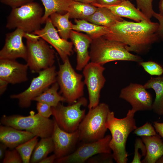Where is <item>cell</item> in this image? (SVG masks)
<instances>
[{
  "mask_svg": "<svg viewBox=\"0 0 163 163\" xmlns=\"http://www.w3.org/2000/svg\"><path fill=\"white\" fill-rule=\"evenodd\" d=\"M139 64L146 72L150 75L160 76L163 74V67L155 62L142 61Z\"/></svg>",
  "mask_w": 163,
  "mask_h": 163,
  "instance_id": "4dcf8cb0",
  "label": "cell"
},
{
  "mask_svg": "<svg viewBox=\"0 0 163 163\" xmlns=\"http://www.w3.org/2000/svg\"><path fill=\"white\" fill-rule=\"evenodd\" d=\"M38 136H35L28 140L20 145L15 148L21 155L23 163L30 162L33 152L38 142Z\"/></svg>",
  "mask_w": 163,
  "mask_h": 163,
  "instance_id": "f546056e",
  "label": "cell"
},
{
  "mask_svg": "<svg viewBox=\"0 0 163 163\" xmlns=\"http://www.w3.org/2000/svg\"><path fill=\"white\" fill-rule=\"evenodd\" d=\"M54 145L51 137L41 138L36 145L30 161L31 163H39L53 152Z\"/></svg>",
  "mask_w": 163,
  "mask_h": 163,
  "instance_id": "83f0119b",
  "label": "cell"
},
{
  "mask_svg": "<svg viewBox=\"0 0 163 163\" xmlns=\"http://www.w3.org/2000/svg\"><path fill=\"white\" fill-rule=\"evenodd\" d=\"M97 7L92 4L73 0L68 11L70 18L86 20L96 11Z\"/></svg>",
  "mask_w": 163,
  "mask_h": 163,
  "instance_id": "4316f807",
  "label": "cell"
},
{
  "mask_svg": "<svg viewBox=\"0 0 163 163\" xmlns=\"http://www.w3.org/2000/svg\"><path fill=\"white\" fill-rule=\"evenodd\" d=\"M34 0H0L3 4L8 5L12 8L18 7L33 2Z\"/></svg>",
  "mask_w": 163,
  "mask_h": 163,
  "instance_id": "74e56055",
  "label": "cell"
},
{
  "mask_svg": "<svg viewBox=\"0 0 163 163\" xmlns=\"http://www.w3.org/2000/svg\"><path fill=\"white\" fill-rule=\"evenodd\" d=\"M137 8L139 9L149 19L152 17L154 11L153 9V0H136Z\"/></svg>",
  "mask_w": 163,
  "mask_h": 163,
  "instance_id": "1f68e13d",
  "label": "cell"
},
{
  "mask_svg": "<svg viewBox=\"0 0 163 163\" xmlns=\"http://www.w3.org/2000/svg\"><path fill=\"white\" fill-rule=\"evenodd\" d=\"M135 112L128 110L126 116L123 118L115 117L114 113L110 111L106 122V127L110 132V147L113 152V159L117 163H126L128 154L126 145L128 137L136 128L134 116Z\"/></svg>",
  "mask_w": 163,
  "mask_h": 163,
  "instance_id": "7a4b0ae2",
  "label": "cell"
},
{
  "mask_svg": "<svg viewBox=\"0 0 163 163\" xmlns=\"http://www.w3.org/2000/svg\"><path fill=\"white\" fill-rule=\"evenodd\" d=\"M156 132L152 124L147 122L140 127H137L134 130L133 133L141 137H149L156 135Z\"/></svg>",
  "mask_w": 163,
  "mask_h": 163,
  "instance_id": "d6a6232c",
  "label": "cell"
},
{
  "mask_svg": "<svg viewBox=\"0 0 163 163\" xmlns=\"http://www.w3.org/2000/svg\"><path fill=\"white\" fill-rule=\"evenodd\" d=\"M141 137L146 149V154L142 162H157L163 156V142L161 136L157 134L150 136Z\"/></svg>",
  "mask_w": 163,
  "mask_h": 163,
  "instance_id": "44dd1931",
  "label": "cell"
},
{
  "mask_svg": "<svg viewBox=\"0 0 163 163\" xmlns=\"http://www.w3.org/2000/svg\"><path fill=\"white\" fill-rule=\"evenodd\" d=\"M59 85L57 82L48 88L33 101L46 103L52 107L56 106L60 102H66L64 97L58 92Z\"/></svg>",
  "mask_w": 163,
  "mask_h": 163,
  "instance_id": "f1b7e54d",
  "label": "cell"
},
{
  "mask_svg": "<svg viewBox=\"0 0 163 163\" xmlns=\"http://www.w3.org/2000/svg\"><path fill=\"white\" fill-rule=\"evenodd\" d=\"M97 7L95 12L85 20L98 25L110 27L117 22L124 20L107 8L102 6Z\"/></svg>",
  "mask_w": 163,
  "mask_h": 163,
  "instance_id": "7402d4cb",
  "label": "cell"
},
{
  "mask_svg": "<svg viewBox=\"0 0 163 163\" xmlns=\"http://www.w3.org/2000/svg\"><path fill=\"white\" fill-rule=\"evenodd\" d=\"M120 0H97V3L103 6H112L120 3Z\"/></svg>",
  "mask_w": 163,
  "mask_h": 163,
  "instance_id": "ab89813d",
  "label": "cell"
},
{
  "mask_svg": "<svg viewBox=\"0 0 163 163\" xmlns=\"http://www.w3.org/2000/svg\"><path fill=\"white\" fill-rule=\"evenodd\" d=\"M82 77L73 69L69 58L59 65L56 82L66 102L69 104L76 102L83 97L85 83L82 81Z\"/></svg>",
  "mask_w": 163,
  "mask_h": 163,
  "instance_id": "ba28073f",
  "label": "cell"
},
{
  "mask_svg": "<svg viewBox=\"0 0 163 163\" xmlns=\"http://www.w3.org/2000/svg\"><path fill=\"white\" fill-rule=\"evenodd\" d=\"M49 18L53 26L56 28L60 36L67 40L69 38L73 24L69 20V12L64 14L54 13L50 15Z\"/></svg>",
  "mask_w": 163,
  "mask_h": 163,
  "instance_id": "d4e9b609",
  "label": "cell"
},
{
  "mask_svg": "<svg viewBox=\"0 0 163 163\" xmlns=\"http://www.w3.org/2000/svg\"><path fill=\"white\" fill-rule=\"evenodd\" d=\"M152 17L155 18L158 21L159 26L157 34L159 39L163 40V16L154 11Z\"/></svg>",
  "mask_w": 163,
  "mask_h": 163,
  "instance_id": "f35d334b",
  "label": "cell"
},
{
  "mask_svg": "<svg viewBox=\"0 0 163 163\" xmlns=\"http://www.w3.org/2000/svg\"><path fill=\"white\" fill-rule=\"evenodd\" d=\"M35 136L32 133L10 126H0V141L9 149L15 148Z\"/></svg>",
  "mask_w": 163,
  "mask_h": 163,
  "instance_id": "d6986e66",
  "label": "cell"
},
{
  "mask_svg": "<svg viewBox=\"0 0 163 163\" xmlns=\"http://www.w3.org/2000/svg\"><path fill=\"white\" fill-rule=\"evenodd\" d=\"M2 162L21 163H23V161L20 154L15 148L7 150Z\"/></svg>",
  "mask_w": 163,
  "mask_h": 163,
  "instance_id": "836d02e7",
  "label": "cell"
},
{
  "mask_svg": "<svg viewBox=\"0 0 163 163\" xmlns=\"http://www.w3.org/2000/svg\"><path fill=\"white\" fill-rule=\"evenodd\" d=\"M8 83L0 79V94H2L6 90Z\"/></svg>",
  "mask_w": 163,
  "mask_h": 163,
  "instance_id": "ee69618b",
  "label": "cell"
},
{
  "mask_svg": "<svg viewBox=\"0 0 163 163\" xmlns=\"http://www.w3.org/2000/svg\"><path fill=\"white\" fill-rule=\"evenodd\" d=\"M44 27L33 33L52 46L57 52L63 62L73 53V44L62 38L49 18Z\"/></svg>",
  "mask_w": 163,
  "mask_h": 163,
  "instance_id": "5bb4252c",
  "label": "cell"
},
{
  "mask_svg": "<svg viewBox=\"0 0 163 163\" xmlns=\"http://www.w3.org/2000/svg\"><path fill=\"white\" fill-rule=\"evenodd\" d=\"M121 1H126V0H120Z\"/></svg>",
  "mask_w": 163,
  "mask_h": 163,
  "instance_id": "7dc6e473",
  "label": "cell"
},
{
  "mask_svg": "<svg viewBox=\"0 0 163 163\" xmlns=\"http://www.w3.org/2000/svg\"><path fill=\"white\" fill-rule=\"evenodd\" d=\"M54 121L53 129L51 137L53 141V151L56 158H61L73 152L78 141L79 136L78 129L69 133L62 129Z\"/></svg>",
  "mask_w": 163,
  "mask_h": 163,
  "instance_id": "2e32d148",
  "label": "cell"
},
{
  "mask_svg": "<svg viewBox=\"0 0 163 163\" xmlns=\"http://www.w3.org/2000/svg\"><path fill=\"white\" fill-rule=\"evenodd\" d=\"M2 125L29 132L41 138L51 137L53 132V119L43 117L38 113L27 116L19 115H3Z\"/></svg>",
  "mask_w": 163,
  "mask_h": 163,
  "instance_id": "52a82bcc",
  "label": "cell"
},
{
  "mask_svg": "<svg viewBox=\"0 0 163 163\" xmlns=\"http://www.w3.org/2000/svg\"><path fill=\"white\" fill-rule=\"evenodd\" d=\"M143 86L146 89L152 88L155 91V97L152 110L157 114L163 115V76L152 77Z\"/></svg>",
  "mask_w": 163,
  "mask_h": 163,
  "instance_id": "cb8c5ba5",
  "label": "cell"
},
{
  "mask_svg": "<svg viewBox=\"0 0 163 163\" xmlns=\"http://www.w3.org/2000/svg\"><path fill=\"white\" fill-rule=\"evenodd\" d=\"M159 14L163 16V0H160L159 3Z\"/></svg>",
  "mask_w": 163,
  "mask_h": 163,
  "instance_id": "bcb514c9",
  "label": "cell"
},
{
  "mask_svg": "<svg viewBox=\"0 0 163 163\" xmlns=\"http://www.w3.org/2000/svg\"><path fill=\"white\" fill-rule=\"evenodd\" d=\"M158 26V23L151 21L134 22L123 20L109 27L111 33L103 37L123 43L130 52L142 54L159 39L157 34Z\"/></svg>",
  "mask_w": 163,
  "mask_h": 163,
  "instance_id": "6da1fadb",
  "label": "cell"
},
{
  "mask_svg": "<svg viewBox=\"0 0 163 163\" xmlns=\"http://www.w3.org/2000/svg\"><path fill=\"white\" fill-rule=\"evenodd\" d=\"M69 38L74 46L76 53V69L78 71L83 69L90 60L88 48L92 41L87 34L72 30Z\"/></svg>",
  "mask_w": 163,
  "mask_h": 163,
  "instance_id": "ac0fdd59",
  "label": "cell"
},
{
  "mask_svg": "<svg viewBox=\"0 0 163 163\" xmlns=\"http://www.w3.org/2000/svg\"><path fill=\"white\" fill-rule=\"evenodd\" d=\"M25 33L21 29L17 28L6 34L5 44L0 51V59L15 60L21 58L27 61V48L23 41Z\"/></svg>",
  "mask_w": 163,
  "mask_h": 163,
  "instance_id": "9a60e30c",
  "label": "cell"
},
{
  "mask_svg": "<svg viewBox=\"0 0 163 163\" xmlns=\"http://www.w3.org/2000/svg\"><path fill=\"white\" fill-rule=\"evenodd\" d=\"M28 68L27 64L15 59H0V79L12 84L25 82L28 79Z\"/></svg>",
  "mask_w": 163,
  "mask_h": 163,
  "instance_id": "e0dca14e",
  "label": "cell"
},
{
  "mask_svg": "<svg viewBox=\"0 0 163 163\" xmlns=\"http://www.w3.org/2000/svg\"><path fill=\"white\" fill-rule=\"evenodd\" d=\"M89 110L78 129L79 141L83 143L103 138L107 129L106 122L110 111L108 105L101 103Z\"/></svg>",
  "mask_w": 163,
  "mask_h": 163,
  "instance_id": "277c9868",
  "label": "cell"
},
{
  "mask_svg": "<svg viewBox=\"0 0 163 163\" xmlns=\"http://www.w3.org/2000/svg\"><path fill=\"white\" fill-rule=\"evenodd\" d=\"M76 1L92 4L97 3V0H74Z\"/></svg>",
  "mask_w": 163,
  "mask_h": 163,
  "instance_id": "f6af8a7d",
  "label": "cell"
},
{
  "mask_svg": "<svg viewBox=\"0 0 163 163\" xmlns=\"http://www.w3.org/2000/svg\"><path fill=\"white\" fill-rule=\"evenodd\" d=\"M8 147L5 144L2 143L0 144V160L2 161L3 159Z\"/></svg>",
  "mask_w": 163,
  "mask_h": 163,
  "instance_id": "7bdbcfd3",
  "label": "cell"
},
{
  "mask_svg": "<svg viewBox=\"0 0 163 163\" xmlns=\"http://www.w3.org/2000/svg\"><path fill=\"white\" fill-rule=\"evenodd\" d=\"M153 126L156 132L163 139V123L155 121L153 122Z\"/></svg>",
  "mask_w": 163,
  "mask_h": 163,
  "instance_id": "60d3db41",
  "label": "cell"
},
{
  "mask_svg": "<svg viewBox=\"0 0 163 163\" xmlns=\"http://www.w3.org/2000/svg\"><path fill=\"white\" fill-rule=\"evenodd\" d=\"M87 100L82 97L73 104L65 106L60 102L56 107H52L53 119L59 127L69 133L77 130L85 115V109L82 106L87 104Z\"/></svg>",
  "mask_w": 163,
  "mask_h": 163,
  "instance_id": "9c48e42d",
  "label": "cell"
},
{
  "mask_svg": "<svg viewBox=\"0 0 163 163\" xmlns=\"http://www.w3.org/2000/svg\"><path fill=\"white\" fill-rule=\"evenodd\" d=\"M37 109L38 113L43 117L49 118L52 115V107L46 103L37 102Z\"/></svg>",
  "mask_w": 163,
  "mask_h": 163,
  "instance_id": "e575fe53",
  "label": "cell"
},
{
  "mask_svg": "<svg viewBox=\"0 0 163 163\" xmlns=\"http://www.w3.org/2000/svg\"><path fill=\"white\" fill-rule=\"evenodd\" d=\"M28 68L33 72H37L53 66L55 55L47 42L37 35L26 33Z\"/></svg>",
  "mask_w": 163,
  "mask_h": 163,
  "instance_id": "8992f818",
  "label": "cell"
},
{
  "mask_svg": "<svg viewBox=\"0 0 163 163\" xmlns=\"http://www.w3.org/2000/svg\"><path fill=\"white\" fill-rule=\"evenodd\" d=\"M89 158L87 161L91 163L112 162V159L113 158L112 154L101 153L96 155Z\"/></svg>",
  "mask_w": 163,
  "mask_h": 163,
  "instance_id": "d590c367",
  "label": "cell"
},
{
  "mask_svg": "<svg viewBox=\"0 0 163 163\" xmlns=\"http://www.w3.org/2000/svg\"><path fill=\"white\" fill-rule=\"evenodd\" d=\"M44 13L42 6L34 2L12 8L6 27L9 29L19 28L25 33H33L41 29Z\"/></svg>",
  "mask_w": 163,
  "mask_h": 163,
  "instance_id": "5b68a950",
  "label": "cell"
},
{
  "mask_svg": "<svg viewBox=\"0 0 163 163\" xmlns=\"http://www.w3.org/2000/svg\"><path fill=\"white\" fill-rule=\"evenodd\" d=\"M105 69L103 65L91 62H89L83 69L84 82L87 86L88 93L89 109L99 104L100 92L106 81L103 75Z\"/></svg>",
  "mask_w": 163,
  "mask_h": 163,
  "instance_id": "7c38bea8",
  "label": "cell"
},
{
  "mask_svg": "<svg viewBox=\"0 0 163 163\" xmlns=\"http://www.w3.org/2000/svg\"><path fill=\"white\" fill-rule=\"evenodd\" d=\"M89 54L91 62L103 65L116 61L134 62L139 63L142 58L129 51L125 45L119 41L109 40L103 36L92 40Z\"/></svg>",
  "mask_w": 163,
  "mask_h": 163,
  "instance_id": "3957f363",
  "label": "cell"
},
{
  "mask_svg": "<svg viewBox=\"0 0 163 163\" xmlns=\"http://www.w3.org/2000/svg\"><path fill=\"white\" fill-rule=\"evenodd\" d=\"M111 135H107L98 140L82 143L76 150L69 155L56 158L57 163H83L89 158L101 153L111 154L110 142Z\"/></svg>",
  "mask_w": 163,
  "mask_h": 163,
  "instance_id": "8fae6325",
  "label": "cell"
},
{
  "mask_svg": "<svg viewBox=\"0 0 163 163\" xmlns=\"http://www.w3.org/2000/svg\"><path fill=\"white\" fill-rule=\"evenodd\" d=\"M95 7H104L110 9L117 16L126 18L135 21L139 22L142 20L150 21L138 8L129 1H122L120 3L112 6H103L97 3L92 4Z\"/></svg>",
  "mask_w": 163,
  "mask_h": 163,
  "instance_id": "ffe728a7",
  "label": "cell"
},
{
  "mask_svg": "<svg viewBox=\"0 0 163 163\" xmlns=\"http://www.w3.org/2000/svg\"><path fill=\"white\" fill-rule=\"evenodd\" d=\"M72 30L85 33L92 39L103 36L111 33L109 27L98 25L85 20L75 19Z\"/></svg>",
  "mask_w": 163,
  "mask_h": 163,
  "instance_id": "603a6c76",
  "label": "cell"
},
{
  "mask_svg": "<svg viewBox=\"0 0 163 163\" xmlns=\"http://www.w3.org/2000/svg\"><path fill=\"white\" fill-rule=\"evenodd\" d=\"M56 157V155L53 154L48 157H46L41 161L39 163H53L55 162Z\"/></svg>",
  "mask_w": 163,
  "mask_h": 163,
  "instance_id": "b9f144b4",
  "label": "cell"
},
{
  "mask_svg": "<svg viewBox=\"0 0 163 163\" xmlns=\"http://www.w3.org/2000/svg\"><path fill=\"white\" fill-rule=\"evenodd\" d=\"M38 73V76L33 78L27 89L20 93L10 95L11 98L18 101L20 107L26 108L30 107L34 98L56 82L57 72L54 66Z\"/></svg>",
  "mask_w": 163,
  "mask_h": 163,
  "instance_id": "30bf717a",
  "label": "cell"
},
{
  "mask_svg": "<svg viewBox=\"0 0 163 163\" xmlns=\"http://www.w3.org/2000/svg\"><path fill=\"white\" fill-rule=\"evenodd\" d=\"M145 145L142 139L139 138H137L136 140L135 144V150L134 156L131 163H141V158L142 156L140 154L139 150Z\"/></svg>",
  "mask_w": 163,
  "mask_h": 163,
  "instance_id": "8d00e7d4",
  "label": "cell"
},
{
  "mask_svg": "<svg viewBox=\"0 0 163 163\" xmlns=\"http://www.w3.org/2000/svg\"><path fill=\"white\" fill-rule=\"evenodd\" d=\"M44 8L42 19V24L45 23L52 14L56 12L62 14L67 12L73 0H41Z\"/></svg>",
  "mask_w": 163,
  "mask_h": 163,
  "instance_id": "484cf974",
  "label": "cell"
},
{
  "mask_svg": "<svg viewBox=\"0 0 163 163\" xmlns=\"http://www.w3.org/2000/svg\"><path fill=\"white\" fill-rule=\"evenodd\" d=\"M143 85L131 83L121 90L119 97L129 102L131 110L136 112L150 110H152V97Z\"/></svg>",
  "mask_w": 163,
  "mask_h": 163,
  "instance_id": "4fadbf2b",
  "label": "cell"
}]
</instances>
